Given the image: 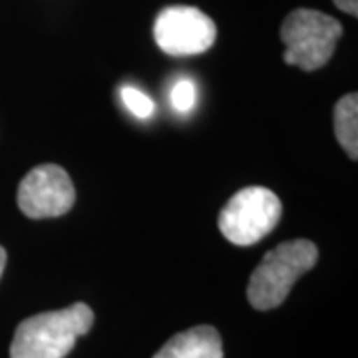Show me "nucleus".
Here are the masks:
<instances>
[{
	"label": "nucleus",
	"mask_w": 358,
	"mask_h": 358,
	"mask_svg": "<svg viewBox=\"0 0 358 358\" xmlns=\"http://www.w3.org/2000/svg\"><path fill=\"white\" fill-rule=\"evenodd\" d=\"M94 324L88 305L40 313L22 320L10 345V358H64Z\"/></svg>",
	"instance_id": "f257e3e1"
},
{
	"label": "nucleus",
	"mask_w": 358,
	"mask_h": 358,
	"mask_svg": "<svg viewBox=\"0 0 358 358\" xmlns=\"http://www.w3.org/2000/svg\"><path fill=\"white\" fill-rule=\"evenodd\" d=\"M317 259L319 249L308 239H294L277 245L263 257L249 279V303L257 310L277 308L289 296L296 279L315 267Z\"/></svg>",
	"instance_id": "f03ea898"
},
{
	"label": "nucleus",
	"mask_w": 358,
	"mask_h": 358,
	"mask_svg": "<svg viewBox=\"0 0 358 358\" xmlns=\"http://www.w3.org/2000/svg\"><path fill=\"white\" fill-rule=\"evenodd\" d=\"M341 34L343 26L333 16L310 8H296L281 26V40L287 46L282 60L305 72L319 70L331 60Z\"/></svg>",
	"instance_id": "7ed1b4c3"
},
{
	"label": "nucleus",
	"mask_w": 358,
	"mask_h": 358,
	"mask_svg": "<svg viewBox=\"0 0 358 358\" xmlns=\"http://www.w3.org/2000/svg\"><path fill=\"white\" fill-rule=\"evenodd\" d=\"M281 199L267 187H245L219 213V231L231 243L253 245L267 237L281 219Z\"/></svg>",
	"instance_id": "20e7f679"
},
{
	"label": "nucleus",
	"mask_w": 358,
	"mask_h": 358,
	"mask_svg": "<svg viewBox=\"0 0 358 358\" xmlns=\"http://www.w3.org/2000/svg\"><path fill=\"white\" fill-rule=\"evenodd\" d=\"M154 38L169 56H195L213 46L217 28L195 6H167L155 18Z\"/></svg>",
	"instance_id": "39448f33"
},
{
	"label": "nucleus",
	"mask_w": 358,
	"mask_h": 358,
	"mask_svg": "<svg viewBox=\"0 0 358 358\" xmlns=\"http://www.w3.org/2000/svg\"><path fill=\"white\" fill-rule=\"evenodd\" d=\"M76 189L66 169L54 164L30 169L18 187V207L30 219L60 217L72 209Z\"/></svg>",
	"instance_id": "423d86ee"
},
{
	"label": "nucleus",
	"mask_w": 358,
	"mask_h": 358,
	"mask_svg": "<svg viewBox=\"0 0 358 358\" xmlns=\"http://www.w3.org/2000/svg\"><path fill=\"white\" fill-rule=\"evenodd\" d=\"M154 358H223V343L213 327H195L176 334Z\"/></svg>",
	"instance_id": "0eeeda50"
},
{
	"label": "nucleus",
	"mask_w": 358,
	"mask_h": 358,
	"mask_svg": "<svg viewBox=\"0 0 358 358\" xmlns=\"http://www.w3.org/2000/svg\"><path fill=\"white\" fill-rule=\"evenodd\" d=\"M334 134L350 159L358 157V96L346 94L334 106Z\"/></svg>",
	"instance_id": "6e6552de"
},
{
	"label": "nucleus",
	"mask_w": 358,
	"mask_h": 358,
	"mask_svg": "<svg viewBox=\"0 0 358 358\" xmlns=\"http://www.w3.org/2000/svg\"><path fill=\"white\" fill-rule=\"evenodd\" d=\"M120 96H122V102L126 103L129 112L136 117H140V120H148L155 112L154 100L148 94H143L141 90L134 88V86H124L120 90Z\"/></svg>",
	"instance_id": "1a4fd4ad"
},
{
	"label": "nucleus",
	"mask_w": 358,
	"mask_h": 358,
	"mask_svg": "<svg viewBox=\"0 0 358 358\" xmlns=\"http://www.w3.org/2000/svg\"><path fill=\"white\" fill-rule=\"evenodd\" d=\"M169 100H171V106L181 112V114H187L192 112L193 106H195V100H197V88L193 84V80L189 78H181L173 84L171 88V94H169Z\"/></svg>",
	"instance_id": "9d476101"
},
{
	"label": "nucleus",
	"mask_w": 358,
	"mask_h": 358,
	"mask_svg": "<svg viewBox=\"0 0 358 358\" xmlns=\"http://www.w3.org/2000/svg\"><path fill=\"white\" fill-rule=\"evenodd\" d=\"M334 4L346 14H352V16H357L358 14V0H333Z\"/></svg>",
	"instance_id": "9b49d317"
},
{
	"label": "nucleus",
	"mask_w": 358,
	"mask_h": 358,
	"mask_svg": "<svg viewBox=\"0 0 358 358\" xmlns=\"http://www.w3.org/2000/svg\"><path fill=\"white\" fill-rule=\"evenodd\" d=\"M4 265H6V251H4V247L0 245V277H2V273H4Z\"/></svg>",
	"instance_id": "f8f14e48"
}]
</instances>
